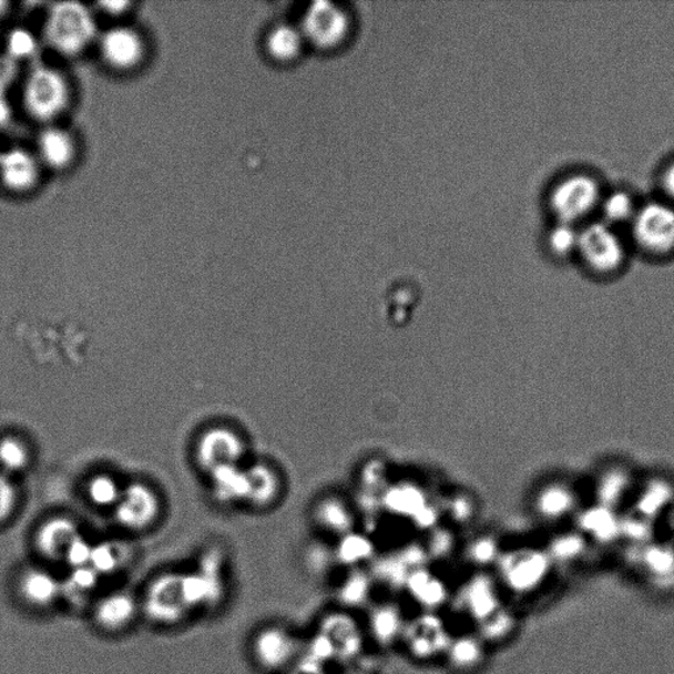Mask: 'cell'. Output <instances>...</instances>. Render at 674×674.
<instances>
[{
    "label": "cell",
    "mask_w": 674,
    "mask_h": 674,
    "mask_svg": "<svg viewBox=\"0 0 674 674\" xmlns=\"http://www.w3.org/2000/svg\"><path fill=\"white\" fill-rule=\"evenodd\" d=\"M139 596L143 620L159 629L182 627L196 615L188 599L184 573L156 575Z\"/></svg>",
    "instance_id": "cell-1"
},
{
    "label": "cell",
    "mask_w": 674,
    "mask_h": 674,
    "mask_svg": "<svg viewBox=\"0 0 674 674\" xmlns=\"http://www.w3.org/2000/svg\"><path fill=\"white\" fill-rule=\"evenodd\" d=\"M45 37L55 52L80 54L96 38V23L86 6L76 2L55 4L45 25Z\"/></svg>",
    "instance_id": "cell-2"
},
{
    "label": "cell",
    "mask_w": 674,
    "mask_h": 674,
    "mask_svg": "<svg viewBox=\"0 0 674 674\" xmlns=\"http://www.w3.org/2000/svg\"><path fill=\"white\" fill-rule=\"evenodd\" d=\"M10 594L24 613L45 616L62 606V578L45 566H25L13 575Z\"/></svg>",
    "instance_id": "cell-3"
},
{
    "label": "cell",
    "mask_w": 674,
    "mask_h": 674,
    "mask_svg": "<svg viewBox=\"0 0 674 674\" xmlns=\"http://www.w3.org/2000/svg\"><path fill=\"white\" fill-rule=\"evenodd\" d=\"M96 632L108 637H122L143 621L140 596L132 590H103L88 610Z\"/></svg>",
    "instance_id": "cell-4"
},
{
    "label": "cell",
    "mask_w": 674,
    "mask_h": 674,
    "mask_svg": "<svg viewBox=\"0 0 674 674\" xmlns=\"http://www.w3.org/2000/svg\"><path fill=\"white\" fill-rule=\"evenodd\" d=\"M69 83L59 70L38 67L27 76L23 102L28 114L41 122L53 121L67 110Z\"/></svg>",
    "instance_id": "cell-5"
},
{
    "label": "cell",
    "mask_w": 674,
    "mask_h": 674,
    "mask_svg": "<svg viewBox=\"0 0 674 674\" xmlns=\"http://www.w3.org/2000/svg\"><path fill=\"white\" fill-rule=\"evenodd\" d=\"M248 650L259 671L285 674L297 665L302 644L290 630L279 624H266L252 635Z\"/></svg>",
    "instance_id": "cell-6"
},
{
    "label": "cell",
    "mask_w": 674,
    "mask_h": 674,
    "mask_svg": "<svg viewBox=\"0 0 674 674\" xmlns=\"http://www.w3.org/2000/svg\"><path fill=\"white\" fill-rule=\"evenodd\" d=\"M578 251L589 268L601 274L615 272L624 259L621 237L606 222L592 223L582 229Z\"/></svg>",
    "instance_id": "cell-7"
},
{
    "label": "cell",
    "mask_w": 674,
    "mask_h": 674,
    "mask_svg": "<svg viewBox=\"0 0 674 674\" xmlns=\"http://www.w3.org/2000/svg\"><path fill=\"white\" fill-rule=\"evenodd\" d=\"M350 21L347 12L331 2H315L302 19L300 32L305 40L320 49H333L347 39Z\"/></svg>",
    "instance_id": "cell-8"
},
{
    "label": "cell",
    "mask_w": 674,
    "mask_h": 674,
    "mask_svg": "<svg viewBox=\"0 0 674 674\" xmlns=\"http://www.w3.org/2000/svg\"><path fill=\"white\" fill-rule=\"evenodd\" d=\"M600 202V186L585 174L572 175L553 188L550 205L559 222L574 224Z\"/></svg>",
    "instance_id": "cell-9"
},
{
    "label": "cell",
    "mask_w": 674,
    "mask_h": 674,
    "mask_svg": "<svg viewBox=\"0 0 674 674\" xmlns=\"http://www.w3.org/2000/svg\"><path fill=\"white\" fill-rule=\"evenodd\" d=\"M632 228L639 244L655 253L674 249V208L651 202L632 217Z\"/></svg>",
    "instance_id": "cell-10"
},
{
    "label": "cell",
    "mask_w": 674,
    "mask_h": 674,
    "mask_svg": "<svg viewBox=\"0 0 674 674\" xmlns=\"http://www.w3.org/2000/svg\"><path fill=\"white\" fill-rule=\"evenodd\" d=\"M116 521L124 529L143 531L156 522L160 501L154 491L143 483H131L123 489L121 500L115 506Z\"/></svg>",
    "instance_id": "cell-11"
},
{
    "label": "cell",
    "mask_w": 674,
    "mask_h": 674,
    "mask_svg": "<svg viewBox=\"0 0 674 674\" xmlns=\"http://www.w3.org/2000/svg\"><path fill=\"white\" fill-rule=\"evenodd\" d=\"M243 455L242 439L234 431L223 427L211 428L203 433L196 447V459L210 473L221 468L237 466Z\"/></svg>",
    "instance_id": "cell-12"
},
{
    "label": "cell",
    "mask_w": 674,
    "mask_h": 674,
    "mask_svg": "<svg viewBox=\"0 0 674 674\" xmlns=\"http://www.w3.org/2000/svg\"><path fill=\"white\" fill-rule=\"evenodd\" d=\"M144 41L140 33L129 27L111 28L101 38L102 59L109 67L121 72L135 69L143 61Z\"/></svg>",
    "instance_id": "cell-13"
},
{
    "label": "cell",
    "mask_w": 674,
    "mask_h": 674,
    "mask_svg": "<svg viewBox=\"0 0 674 674\" xmlns=\"http://www.w3.org/2000/svg\"><path fill=\"white\" fill-rule=\"evenodd\" d=\"M39 159L24 147L12 146L0 152V185L7 192H30L39 180Z\"/></svg>",
    "instance_id": "cell-14"
},
{
    "label": "cell",
    "mask_w": 674,
    "mask_h": 674,
    "mask_svg": "<svg viewBox=\"0 0 674 674\" xmlns=\"http://www.w3.org/2000/svg\"><path fill=\"white\" fill-rule=\"evenodd\" d=\"M81 537L79 525L68 518H53L42 524L34 538V547L48 563L65 564L70 547Z\"/></svg>",
    "instance_id": "cell-15"
},
{
    "label": "cell",
    "mask_w": 674,
    "mask_h": 674,
    "mask_svg": "<svg viewBox=\"0 0 674 674\" xmlns=\"http://www.w3.org/2000/svg\"><path fill=\"white\" fill-rule=\"evenodd\" d=\"M101 580V575L90 565L70 568L65 578H62V606L88 611L103 592Z\"/></svg>",
    "instance_id": "cell-16"
},
{
    "label": "cell",
    "mask_w": 674,
    "mask_h": 674,
    "mask_svg": "<svg viewBox=\"0 0 674 674\" xmlns=\"http://www.w3.org/2000/svg\"><path fill=\"white\" fill-rule=\"evenodd\" d=\"M404 637L407 639V644L417 656L431 657L440 650L447 651L449 639L441 623L432 620V617H421L417 622H412L410 626L405 629Z\"/></svg>",
    "instance_id": "cell-17"
},
{
    "label": "cell",
    "mask_w": 674,
    "mask_h": 674,
    "mask_svg": "<svg viewBox=\"0 0 674 674\" xmlns=\"http://www.w3.org/2000/svg\"><path fill=\"white\" fill-rule=\"evenodd\" d=\"M39 161L52 168H65L75 157V143L69 132L49 126L38 140Z\"/></svg>",
    "instance_id": "cell-18"
},
{
    "label": "cell",
    "mask_w": 674,
    "mask_h": 674,
    "mask_svg": "<svg viewBox=\"0 0 674 674\" xmlns=\"http://www.w3.org/2000/svg\"><path fill=\"white\" fill-rule=\"evenodd\" d=\"M304 41V34L298 28L279 24L272 28L268 37H266L265 45L272 59L287 62L298 58Z\"/></svg>",
    "instance_id": "cell-19"
},
{
    "label": "cell",
    "mask_w": 674,
    "mask_h": 674,
    "mask_svg": "<svg viewBox=\"0 0 674 674\" xmlns=\"http://www.w3.org/2000/svg\"><path fill=\"white\" fill-rule=\"evenodd\" d=\"M214 494L223 502L247 500V476L237 466L221 468L211 473Z\"/></svg>",
    "instance_id": "cell-20"
},
{
    "label": "cell",
    "mask_w": 674,
    "mask_h": 674,
    "mask_svg": "<svg viewBox=\"0 0 674 674\" xmlns=\"http://www.w3.org/2000/svg\"><path fill=\"white\" fill-rule=\"evenodd\" d=\"M30 463V451L23 439L17 435L4 433L0 437V473L13 477Z\"/></svg>",
    "instance_id": "cell-21"
},
{
    "label": "cell",
    "mask_w": 674,
    "mask_h": 674,
    "mask_svg": "<svg viewBox=\"0 0 674 674\" xmlns=\"http://www.w3.org/2000/svg\"><path fill=\"white\" fill-rule=\"evenodd\" d=\"M370 627L377 641L388 645L404 636L406 624L396 607L382 606L371 615Z\"/></svg>",
    "instance_id": "cell-22"
},
{
    "label": "cell",
    "mask_w": 674,
    "mask_h": 674,
    "mask_svg": "<svg viewBox=\"0 0 674 674\" xmlns=\"http://www.w3.org/2000/svg\"><path fill=\"white\" fill-rule=\"evenodd\" d=\"M447 653L453 668L458 671H472L481 664L483 649L480 641L466 636L459 637L458 641H451Z\"/></svg>",
    "instance_id": "cell-23"
},
{
    "label": "cell",
    "mask_w": 674,
    "mask_h": 674,
    "mask_svg": "<svg viewBox=\"0 0 674 674\" xmlns=\"http://www.w3.org/2000/svg\"><path fill=\"white\" fill-rule=\"evenodd\" d=\"M37 37L25 28H13L4 38L2 51L17 63L30 60L38 52Z\"/></svg>",
    "instance_id": "cell-24"
},
{
    "label": "cell",
    "mask_w": 674,
    "mask_h": 674,
    "mask_svg": "<svg viewBox=\"0 0 674 674\" xmlns=\"http://www.w3.org/2000/svg\"><path fill=\"white\" fill-rule=\"evenodd\" d=\"M122 493L123 489L108 474L94 477L88 488L90 501L100 506V508L116 506L119 500H121Z\"/></svg>",
    "instance_id": "cell-25"
},
{
    "label": "cell",
    "mask_w": 674,
    "mask_h": 674,
    "mask_svg": "<svg viewBox=\"0 0 674 674\" xmlns=\"http://www.w3.org/2000/svg\"><path fill=\"white\" fill-rule=\"evenodd\" d=\"M602 213L605 216L606 223H623L627 221H632L634 217L636 210L634 205V201H632L631 195L626 192H613L606 196L602 202Z\"/></svg>",
    "instance_id": "cell-26"
},
{
    "label": "cell",
    "mask_w": 674,
    "mask_h": 674,
    "mask_svg": "<svg viewBox=\"0 0 674 674\" xmlns=\"http://www.w3.org/2000/svg\"><path fill=\"white\" fill-rule=\"evenodd\" d=\"M579 237L580 231L575 229L573 224L558 222L548 235V245L554 255L568 256L578 251Z\"/></svg>",
    "instance_id": "cell-27"
},
{
    "label": "cell",
    "mask_w": 674,
    "mask_h": 674,
    "mask_svg": "<svg viewBox=\"0 0 674 674\" xmlns=\"http://www.w3.org/2000/svg\"><path fill=\"white\" fill-rule=\"evenodd\" d=\"M245 476H247V500L253 503L268 501L274 488V482L268 470L263 467H255L247 470Z\"/></svg>",
    "instance_id": "cell-28"
},
{
    "label": "cell",
    "mask_w": 674,
    "mask_h": 674,
    "mask_svg": "<svg viewBox=\"0 0 674 674\" xmlns=\"http://www.w3.org/2000/svg\"><path fill=\"white\" fill-rule=\"evenodd\" d=\"M19 489L13 477L0 473V529L17 514Z\"/></svg>",
    "instance_id": "cell-29"
},
{
    "label": "cell",
    "mask_w": 674,
    "mask_h": 674,
    "mask_svg": "<svg viewBox=\"0 0 674 674\" xmlns=\"http://www.w3.org/2000/svg\"><path fill=\"white\" fill-rule=\"evenodd\" d=\"M119 565H121V556H119L114 547H111V544L93 545L90 566L93 568L101 578L118 572Z\"/></svg>",
    "instance_id": "cell-30"
},
{
    "label": "cell",
    "mask_w": 674,
    "mask_h": 674,
    "mask_svg": "<svg viewBox=\"0 0 674 674\" xmlns=\"http://www.w3.org/2000/svg\"><path fill=\"white\" fill-rule=\"evenodd\" d=\"M91 552H93V545H91L86 539L82 535L75 540L67 554L65 564L70 568H81L90 565Z\"/></svg>",
    "instance_id": "cell-31"
},
{
    "label": "cell",
    "mask_w": 674,
    "mask_h": 674,
    "mask_svg": "<svg viewBox=\"0 0 674 674\" xmlns=\"http://www.w3.org/2000/svg\"><path fill=\"white\" fill-rule=\"evenodd\" d=\"M19 74V63L0 51V95L9 94Z\"/></svg>",
    "instance_id": "cell-32"
},
{
    "label": "cell",
    "mask_w": 674,
    "mask_h": 674,
    "mask_svg": "<svg viewBox=\"0 0 674 674\" xmlns=\"http://www.w3.org/2000/svg\"><path fill=\"white\" fill-rule=\"evenodd\" d=\"M12 119V108L7 95H0V129H3L7 124L11 122Z\"/></svg>",
    "instance_id": "cell-33"
},
{
    "label": "cell",
    "mask_w": 674,
    "mask_h": 674,
    "mask_svg": "<svg viewBox=\"0 0 674 674\" xmlns=\"http://www.w3.org/2000/svg\"><path fill=\"white\" fill-rule=\"evenodd\" d=\"M102 9L104 12L111 13V16H121L124 13L126 9L131 6L130 2H105L102 3Z\"/></svg>",
    "instance_id": "cell-34"
},
{
    "label": "cell",
    "mask_w": 674,
    "mask_h": 674,
    "mask_svg": "<svg viewBox=\"0 0 674 674\" xmlns=\"http://www.w3.org/2000/svg\"><path fill=\"white\" fill-rule=\"evenodd\" d=\"M285 674H325L320 671L319 665L316 664H307L302 666L295 665L293 666V668L289 672H286Z\"/></svg>",
    "instance_id": "cell-35"
},
{
    "label": "cell",
    "mask_w": 674,
    "mask_h": 674,
    "mask_svg": "<svg viewBox=\"0 0 674 674\" xmlns=\"http://www.w3.org/2000/svg\"><path fill=\"white\" fill-rule=\"evenodd\" d=\"M664 187L674 198V163L668 167V171L664 174Z\"/></svg>",
    "instance_id": "cell-36"
},
{
    "label": "cell",
    "mask_w": 674,
    "mask_h": 674,
    "mask_svg": "<svg viewBox=\"0 0 674 674\" xmlns=\"http://www.w3.org/2000/svg\"><path fill=\"white\" fill-rule=\"evenodd\" d=\"M10 11H11V3L2 2V0H0V19H3L7 16H9Z\"/></svg>",
    "instance_id": "cell-37"
},
{
    "label": "cell",
    "mask_w": 674,
    "mask_h": 674,
    "mask_svg": "<svg viewBox=\"0 0 674 674\" xmlns=\"http://www.w3.org/2000/svg\"><path fill=\"white\" fill-rule=\"evenodd\" d=\"M346 674H367V673L360 672V671H353V672H348Z\"/></svg>",
    "instance_id": "cell-38"
}]
</instances>
